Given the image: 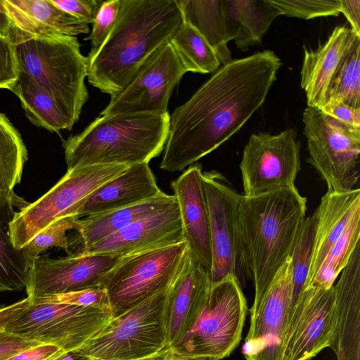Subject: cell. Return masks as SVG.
Segmentation results:
<instances>
[{"label":"cell","instance_id":"681fc988","mask_svg":"<svg viewBox=\"0 0 360 360\" xmlns=\"http://www.w3.org/2000/svg\"><path fill=\"white\" fill-rule=\"evenodd\" d=\"M51 360H92L75 352H63Z\"/></svg>","mask_w":360,"mask_h":360},{"label":"cell","instance_id":"277c9868","mask_svg":"<svg viewBox=\"0 0 360 360\" xmlns=\"http://www.w3.org/2000/svg\"><path fill=\"white\" fill-rule=\"evenodd\" d=\"M169 114L98 116L63 141L67 171L94 165L149 163L164 150Z\"/></svg>","mask_w":360,"mask_h":360},{"label":"cell","instance_id":"4dcf8cb0","mask_svg":"<svg viewBox=\"0 0 360 360\" xmlns=\"http://www.w3.org/2000/svg\"><path fill=\"white\" fill-rule=\"evenodd\" d=\"M27 155L20 133L0 112V194L16 196L13 188L20 183Z\"/></svg>","mask_w":360,"mask_h":360},{"label":"cell","instance_id":"bcb514c9","mask_svg":"<svg viewBox=\"0 0 360 360\" xmlns=\"http://www.w3.org/2000/svg\"><path fill=\"white\" fill-rule=\"evenodd\" d=\"M342 13L351 25V30L360 37V1L340 0Z\"/></svg>","mask_w":360,"mask_h":360},{"label":"cell","instance_id":"7dc6e473","mask_svg":"<svg viewBox=\"0 0 360 360\" xmlns=\"http://www.w3.org/2000/svg\"><path fill=\"white\" fill-rule=\"evenodd\" d=\"M30 302V299L27 297L11 304L0 307V331H2L6 325L19 314Z\"/></svg>","mask_w":360,"mask_h":360},{"label":"cell","instance_id":"9c48e42d","mask_svg":"<svg viewBox=\"0 0 360 360\" xmlns=\"http://www.w3.org/2000/svg\"><path fill=\"white\" fill-rule=\"evenodd\" d=\"M308 162L316 169L328 191L354 189L359 179L360 129L347 126L307 107L303 112Z\"/></svg>","mask_w":360,"mask_h":360},{"label":"cell","instance_id":"8fae6325","mask_svg":"<svg viewBox=\"0 0 360 360\" xmlns=\"http://www.w3.org/2000/svg\"><path fill=\"white\" fill-rule=\"evenodd\" d=\"M112 316L94 308L30 302L3 331L73 352L96 335Z\"/></svg>","mask_w":360,"mask_h":360},{"label":"cell","instance_id":"ba28073f","mask_svg":"<svg viewBox=\"0 0 360 360\" xmlns=\"http://www.w3.org/2000/svg\"><path fill=\"white\" fill-rule=\"evenodd\" d=\"M129 166L94 165L68 170L46 193L16 212L10 223L13 246L20 250L56 220L75 214L95 191Z\"/></svg>","mask_w":360,"mask_h":360},{"label":"cell","instance_id":"e575fe53","mask_svg":"<svg viewBox=\"0 0 360 360\" xmlns=\"http://www.w3.org/2000/svg\"><path fill=\"white\" fill-rule=\"evenodd\" d=\"M328 99L360 108V42L351 51L338 72Z\"/></svg>","mask_w":360,"mask_h":360},{"label":"cell","instance_id":"5b68a950","mask_svg":"<svg viewBox=\"0 0 360 360\" xmlns=\"http://www.w3.org/2000/svg\"><path fill=\"white\" fill-rule=\"evenodd\" d=\"M10 39L18 69L44 88L75 124L89 98L84 82L87 58L81 53L77 38L34 36L13 26Z\"/></svg>","mask_w":360,"mask_h":360},{"label":"cell","instance_id":"52a82bcc","mask_svg":"<svg viewBox=\"0 0 360 360\" xmlns=\"http://www.w3.org/2000/svg\"><path fill=\"white\" fill-rule=\"evenodd\" d=\"M247 311L246 298L235 276L212 283L201 313L175 348L213 360L229 356L242 339Z\"/></svg>","mask_w":360,"mask_h":360},{"label":"cell","instance_id":"ee69618b","mask_svg":"<svg viewBox=\"0 0 360 360\" xmlns=\"http://www.w3.org/2000/svg\"><path fill=\"white\" fill-rule=\"evenodd\" d=\"M63 352L54 345L42 343L20 352L6 360H51Z\"/></svg>","mask_w":360,"mask_h":360},{"label":"cell","instance_id":"7402d4cb","mask_svg":"<svg viewBox=\"0 0 360 360\" xmlns=\"http://www.w3.org/2000/svg\"><path fill=\"white\" fill-rule=\"evenodd\" d=\"M337 360H360V243L334 285Z\"/></svg>","mask_w":360,"mask_h":360},{"label":"cell","instance_id":"cb8c5ba5","mask_svg":"<svg viewBox=\"0 0 360 360\" xmlns=\"http://www.w3.org/2000/svg\"><path fill=\"white\" fill-rule=\"evenodd\" d=\"M360 208V189L327 191L315 210L316 226L308 278V286L328 252L345 231L354 212Z\"/></svg>","mask_w":360,"mask_h":360},{"label":"cell","instance_id":"8992f818","mask_svg":"<svg viewBox=\"0 0 360 360\" xmlns=\"http://www.w3.org/2000/svg\"><path fill=\"white\" fill-rule=\"evenodd\" d=\"M166 288L113 316L96 335L73 352L92 360H134L166 347Z\"/></svg>","mask_w":360,"mask_h":360},{"label":"cell","instance_id":"4316f807","mask_svg":"<svg viewBox=\"0 0 360 360\" xmlns=\"http://www.w3.org/2000/svg\"><path fill=\"white\" fill-rule=\"evenodd\" d=\"M183 21L196 30L214 50L221 65L231 60L227 46V0H176Z\"/></svg>","mask_w":360,"mask_h":360},{"label":"cell","instance_id":"4fadbf2b","mask_svg":"<svg viewBox=\"0 0 360 360\" xmlns=\"http://www.w3.org/2000/svg\"><path fill=\"white\" fill-rule=\"evenodd\" d=\"M186 72L178 54L168 42L143 64L122 92L110 97L100 116L167 112L172 91Z\"/></svg>","mask_w":360,"mask_h":360},{"label":"cell","instance_id":"ab89813d","mask_svg":"<svg viewBox=\"0 0 360 360\" xmlns=\"http://www.w3.org/2000/svg\"><path fill=\"white\" fill-rule=\"evenodd\" d=\"M18 72L15 45L9 38L0 35V88L8 89Z\"/></svg>","mask_w":360,"mask_h":360},{"label":"cell","instance_id":"ffe728a7","mask_svg":"<svg viewBox=\"0 0 360 360\" xmlns=\"http://www.w3.org/2000/svg\"><path fill=\"white\" fill-rule=\"evenodd\" d=\"M190 252L210 272L212 264L209 212L200 165L188 167L171 182Z\"/></svg>","mask_w":360,"mask_h":360},{"label":"cell","instance_id":"484cf974","mask_svg":"<svg viewBox=\"0 0 360 360\" xmlns=\"http://www.w3.org/2000/svg\"><path fill=\"white\" fill-rule=\"evenodd\" d=\"M176 201L174 195H162L125 208L79 219L76 230L85 250L134 222L165 210Z\"/></svg>","mask_w":360,"mask_h":360},{"label":"cell","instance_id":"e0dca14e","mask_svg":"<svg viewBox=\"0 0 360 360\" xmlns=\"http://www.w3.org/2000/svg\"><path fill=\"white\" fill-rule=\"evenodd\" d=\"M120 259L104 254H71L59 259L39 255L29 269L27 297L32 300L100 287L104 276Z\"/></svg>","mask_w":360,"mask_h":360},{"label":"cell","instance_id":"30bf717a","mask_svg":"<svg viewBox=\"0 0 360 360\" xmlns=\"http://www.w3.org/2000/svg\"><path fill=\"white\" fill-rule=\"evenodd\" d=\"M186 243L121 257L104 276L112 313L117 315L166 288L181 267Z\"/></svg>","mask_w":360,"mask_h":360},{"label":"cell","instance_id":"f6af8a7d","mask_svg":"<svg viewBox=\"0 0 360 360\" xmlns=\"http://www.w3.org/2000/svg\"><path fill=\"white\" fill-rule=\"evenodd\" d=\"M134 360H213L210 358L197 356L181 352L175 347L167 345L160 351L150 355Z\"/></svg>","mask_w":360,"mask_h":360},{"label":"cell","instance_id":"2e32d148","mask_svg":"<svg viewBox=\"0 0 360 360\" xmlns=\"http://www.w3.org/2000/svg\"><path fill=\"white\" fill-rule=\"evenodd\" d=\"M209 212L212 264V283L229 276L245 284L238 247L237 212L242 195L231 188L217 172H202Z\"/></svg>","mask_w":360,"mask_h":360},{"label":"cell","instance_id":"7a4b0ae2","mask_svg":"<svg viewBox=\"0 0 360 360\" xmlns=\"http://www.w3.org/2000/svg\"><path fill=\"white\" fill-rule=\"evenodd\" d=\"M182 21L176 0H121L112 30L86 57L89 82L110 97L122 92Z\"/></svg>","mask_w":360,"mask_h":360},{"label":"cell","instance_id":"7bdbcfd3","mask_svg":"<svg viewBox=\"0 0 360 360\" xmlns=\"http://www.w3.org/2000/svg\"><path fill=\"white\" fill-rule=\"evenodd\" d=\"M40 344L42 343L0 331V360H6L20 352Z\"/></svg>","mask_w":360,"mask_h":360},{"label":"cell","instance_id":"d6986e66","mask_svg":"<svg viewBox=\"0 0 360 360\" xmlns=\"http://www.w3.org/2000/svg\"><path fill=\"white\" fill-rule=\"evenodd\" d=\"M182 242L184 237L176 200L165 210L134 222L80 253L121 258Z\"/></svg>","mask_w":360,"mask_h":360},{"label":"cell","instance_id":"d590c367","mask_svg":"<svg viewBox=\"0 0 360 360\" xmlns=\"http://www.w3.org/2000/svg\"><path fill=\"white\" fill-rule=\"evenodd\" d=\"M79 219L80 218L77 215L71 214L56 220L21 248L29 269L34 259L50 247L63 248L68 255H71V243L67 236V232L76 229Z\"/></svg>","mask_w":360,"mask_h":360},{"label":"cell","instance_id":"5bb4252c","mask_svg":"<svg viewBox=\"0 0 360 360\" xmlns=\"http://www.w3.org/2000/svg\"><path fill=\"white\" fill-rule=\"evenodd\" d=\"M336 323L334 285L304 289L290 315L281 360H311L333 349Z\"/></svg>","mask_w":360,"mask_h":360},{"label":"cell","instance_id":"c3c4849f","mask_svg":"<svg viewBox=\"0 0 360 360\" xmlns=\"http://www.w3.org/2000/svg\"><path fill=\"white\" fill-rule=\"evenodd\" d=\"M12 30L13 24L4 7V1L0 0V35L10 39Z\"/></svg>","mask_w":360,"mask_h":360},{"label":"cell","instance_id":"ac0fdd59","mask_svg":"<svg viewBox=\"0 0 360 360\" xmlns=\"http://www.w3.org/2000/svg\"><path fill=\"white\" fill-rule=\"evenodd\" d=\"M211 286L210 271L188 249L181 267L166 288L163 323L167 345L176 347L191 329Z\"/></svg>","mask_w":360,"mask_h":360},{"label":"cell","instance_id":"1f68e13d","mask_svg":"<svg viewBox=\"0 0 360 360\" xmlns=\"http://www.w3.org/2000/svg\"><path fill=\"white\" fill-rule=\"evenodd\" d=\"M187 72H214L221 64L214 50L192 26L182 21L170 39Z\"/></svg>","mask_w":360,"mask_h":360},{"label":"cell","instance_id":"44dd1931","mask_svg":"<svg viewBox=\"0 0 360 360\" xmlns=\"http://www.w3.org/2000/svg\"><path fill=\"white\" fill-rule=\"evenodd\" d=\"M360 42L351 28L337 26L317 49L304 48L301 87L308 107L320 108L327 101L332 82L345 60Z\"/></svg>","mask_w":360,"mask_h":360},{"label":"cell","instance_id":"836d02e7","mask_svg":"<svg viewBox=\"0 0 360 360\" xmlns=\"http://www.w3.org/2000/svg\"><path fill=\"white\" fill-rule=\"evenodd\" d=\"M315 226L316 216L314 212L310 217H306L290 257L292 278L291 311L304 290L308 278Z\"/></svg>","mask_w":360,"mask_h":360},{"label":"cell","instance_id":"f546056e","mask_svg":"<svg viewBox=\"0 0 360 360\" xmlns=\"http://www.w3.org/2000/svg\"><path fill=\"white\" fill-rule=\"evenodd\" d=\"M8 89L20 98L26 116L34 125L55 132L73 127L51 94L26 73L19 70Z\"/></svg>","mask_w":360,"mask_h":360},{"label":"cell","instance_id":"9a60e30c","mask_svg":"<svg viewBox=\"0 0 360 360\" xmlns=\"http://www.w3.org/2000/svg\"><path fill=\"white\" fill-rule=\"evenodd\" d=\"M292 301L290 258L281 268L257 305L251 307L242 347L245 360H281Z\"/></svg>","mask_w":360,"mask_h":360},{"label":"cell","instance_id":"6da1fadb","mask_svg":"<svg viewBox=\"0 0 360 360\" xmlns=\"http://www.w3.org/2000/svg\"><path fill=\"white\" fill-rule=\"evenodd\" d=\"M281 66L266 50L219 67L169 115L160 167L181 171L237 133L264 103Z\"/></svg>","mask_w":360,"mask_h":360},{"label":"cell","instance_id":"f907efd6","mask_svg":"<svg viewBox=\"0 0 360 360\" xmlns=\"http://www.w3.org/2000/svg\"></svg>","mask_w":360,"mask_h":360},{"label":"cell","instance_id":"83f0119b","mask_svg":"<svg viewBox=\"0 0 360 360\" xmlns=\"http://www.w3.org/2000/svg\"><path fill=\"white\" fill-rule=\"evenodd\" d=\"M226 15L229 40L245 51L261 43L280 14L267 0H227Z\"/></svg>","mask_w":360,"mask_h":360},{"label":"cell","instance_id":"74e56055","mask_svg":"<svg viewBox=\"0 0 360 360\" xmlns=\"http://www.w3.org/2000/svg\"><path fill=\"white\" fill-rule=\"evenodd\" d=\"M33 303H62L97 309L112 314L108 292L103 288H88L30 300Z\"/></svg>","mask_w":360,"mask_h":360},{"label":"cell","instance_id":"d6a6232c","mask_svg":"<svg viewBox=\"0 0 360 360\" xmlns=\"http://www.w3.org/2000/svg\"><path fill=\"white\" fill-rule=\"evenodd\" d=\"M359 240L360 208L356 210L345 231L328 252L308 286L316 285L323 288L333 286L338 276L348 264L353 252L359 244Z\"/></svg>","mask_w":360,"mask_h":360},{"label":"cell","instance_id":"7c38bea8","mask_svg":"<svg viewBox=\"0 0 360 360\" xmlns=\"http://www.w3.org/2000/svg\"><path fill=\"white\" fill-rule=\"evenodd\" d=\"M300 148L292 129L278 134H252L240 164L243 195L255 197L295 186L300 170Z\"/></svg>","mask_w":360,"mask_h":360},{"label":"cell","instance_id":"60d3db41","mask_svg":"<svg viewBox=\"0 0 360 360\" xmlns=\"http://www.w3.org/2000/svg\"><path fill=\"white\" fill-rule=\"evenodd\" d=\"M59 8L82 22L92 24L103 1L99 0H51Z\"/></svg>","mask_w":360,"mask_h":360},{"label":"cell","instance_id":"8d00e7d4","mask_svg":"<svg viewBox=\"0 0 360 360\" xmlns=\"http://www.w3.org/2000/svg\"><path fill=\"white\" fill-rule=\"evenodd\" d=\"M281 15L302 19L338 16L340 0H267Z\"/></svg>","mask_w":360,"mask_h":360},{"label":"cell","instance_id":"d4e9b609","mask_svg":"<svg viewBox=\"0 0 360 360\" xmlns=\"http://www.w3.org/2000/svg\"><path fill=\"white\" fill-rule=\"evenodd\" d=\"M3 1L13 26L30 35L75 37L89 32V25L59 8L51 0Z\"/></svg>","mask_w":360,"mask_h":360},{"label":"cell","instance_id":"3957f363","mask_svg":"<svg viewBox=\"0 0 360 360\" xmlns=\"http://www.w3.org/2000/svg\"><path fill=\"white\" fill-rule=\"evenodd\" d=\"M307 199L295 186L255 197L242 195L237 212L240 261L255 286L258 304L281 268L290 258L306 219Z\"/></svg>","mask_w":360,"mask_h":360},{"label":"cell","instance_id":"f35d334b","mask_svg":"<svg viewBox=\"0 0 360 360\" xmlns=\"http://www.w3.org/2000/svg\"><path fill=\"white\" fill-rule=\"evenodd\" d=\"M120 4L121 0L103 1L92 23L91 32L84 38L91 41L90 51L97 50L112 30L119 15Z\"/></svg>","mask_w":360,"mask_h":360},{"label":"cell","instance_id":"603a6c76","mask_svg":"<svg viewBox=\"0 0 360 360\" xmlns=\"http://www.w3.org/2000/svg\"><path fill=\"white\" fill-rule=\"evenodd\" d=\"M163 193L148 163L137 164L95 191L75 214L80 218L125 208Z\"/></svg>","mask_w":360,"mask_h":360},{"label":"cell","instance_id":"b9f144b4","mask_svg":"<svg viewBox=\"0 0 360 360\" xmlns=\"http://www.w3.org/2000/svg\"><path fill=\"white\" fill-rule=\"evenodd\" d=\"M324 114L350 127L360 129V108L334 99H328L319 108Z\"/></svg>","mask_w":360,"mask_h":360},{"label":"cell","instance_id":"f1b7e54d","mask_svg":"<svg viewBox=\"0 0 360 360\" xmlns=\"http://www.w3.org/2000/svg\"><path fill=\"white\" fill-rule=\"evenodd\" d=\"M29 203L18 195L0 194V292L20 291L26 289L29 267L22 249H16L10 236V223L16 212Z\"/></svg>","mask_w":360,"mask_h":360}]
</instances>
